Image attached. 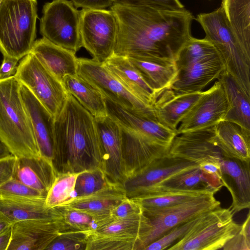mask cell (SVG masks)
I'll list each match as a JSON object with an SVG mask.
<instances>
[{"label":"cell","instance_id":"ba28073f","mask_svg":"<svg viewBox=\"0 0 250 250\" xmlns=\"http://www.w3.org/2000/svg\"><path fill=\"white\" fill-rule=\"evenodd\" d=\"M40 19V32L53 43L75 54L82 47L80 11L68 0H53L45 3Z\"/></svg>","mask_w":250,"mask_h":250},{"label":"cell","instance_id":"b9f144b4","mask_svg":"<svg viewBox=\"0 0 250 250\" xmlns=\"http://www.w3.org/2000/svg\"><path fill=\"white\" fill-rule=\"evenodd\" d=\"M93 232L74 230L62 231L45 250H86L88 238Z\"/></svg>","mask_w":250,"mask_h":250},{"label":"cell","instance_id":"f6af8a7d","mask_svg":"<svg viewBox=\"0 0 250 250\" xmlns=\"http://www.w3.org/2000/svg\"><path fill=\"white\" fill-rule=\"evenodd\" d=\"M142 211L141 206L136 200L126 197L113 208L109 216L102 226L113 220L128 217Z\"/></svg>","mask_w":250,"mask_h":250},{"label":"cell","instance_id":"7bdbcfd3","mask_svg":"<svg viewBox=\"0 0 250 250\" xmlns=\"http://www.w3.org/2000/svg\"><path fill=\"white\" fill-rule=\"evenodd\" d=\"M113 4L148 7L164 10L177 11L185 9L179 0H111Z\"/></svg>","mask_w":250,"mask_h":250},{"label":"cell","instance_id":"bcb514c9","mask_svg":"<svg viewBox=\"0 0 250 250\" xmlns=\"http://www.w3.org/2000/svg\"><path fill=\"white\" fill-rule=\"evenodd\" d=\"M17 157L13 155L0 160V187L13 177Z\"/></svg>","mask_w":250,"mask_h":250},{"label":"cell","instance_id":"ac0fdd59","mask_svg":"<svg viewBox=\"0 0 250 250\" xmlns=\"http://www.w3.org/2000/svg\"><path fill=\"white\" fill-rule=\"evenodd\" d=\"M250 161L224 156L220 162L221 181L230 192L235 213L250 207Z\"/></svg>","mask_w":250,"mask_h":250},{"label":"cell","instance_id":"1f68e13d","mask_svg":"<svg viewBox=\"0 0 250 250\" xmlns=\"http://www.w3.org/2000/svg\"><path fill=\"white\" fill-rule=\"evenodd\" d=\"M62 83L67 92L94 118L108 115L105 100L103 95L78 74L65 76Z\"/></svg>","mask_w":250,"mask_h":250},{"label":"cell","instance_id":"484cf974","mask_svg":"<svg viewBox=\"0 0 250 250\" xmlns=\"http://www.w3.org/2000/svg\"><path fill=\"white\" fill-rule=\"evenodd\" d=\"M30 52L62 83L65 76L77 74L76 54L43 37L35 41Z\"/></svg>","mask_w":250,"mask_h":250},{"label":"cell","instance_id":"d6986e66","mask_svg":"<svg viewBox=\"0 0 250 250\" xmlns=\"http://www.w3.org/2000/svg\"><path fill=\"white\" fill-rule=\"evenodd\" d=\"M20 90L40 155L53 164L54 119L21 83Z\"/></svg>","mask_w":250,"mask_h":250},{"label":"cell","instance_id":"2e32d148","mask_svg":"<svg viewBox=\"0 0 250 250\" xmlns=\"http://www.w3.org/2000/svg\"><path fill=\"white\" fill-rule=\"evenodd\" d=\"M213 126L184 132L176 135L167 154L194 162H220L226 156L214 143Z\"/></svg>","mask_w":250,"mask_h":250},{"label":"cell","instance_id":"e575fe53","mask_svg":"<svg viewBox=\"0 0 250 250\" xmlns=\"http://www.w3.org/2000/svg\"><path fill=\"white\" fill-rule=\"evenodd\" d=\"M139 236L132 233H102L94 231L86 250H137Z\"/></svg>","mask_w":250,"mask_h":250},{"label":"cell","instance_id":"d6a6232c","mask_svg":"<svg viewBox=\"0 0 250 250\" xmlns=\"http://www.w3.org/2000/svg\"><path fill=\"white\" fill-rule=\"evenodd\" d=\"M221 5L235 36L250 52V0H222Z\"/></svg>","mask_w":250,"mask_h":250},{"label":"cell","instance_id":"cb8c5ba5","mask_svg":"<svg viewBox=\"0 0 250 250\" xmlns=\"http://www.w3.org/2000/svg\"><path fill=\"white\" fill-rule=\"evenodd\" d=\"M204 92L177 94L170 88L165 90L153 104L157 120L176 131L178 124Z\"/></svg>","mask_w":250,"mask_h":250},{"label":"cell","instance_id":"3957f363","mask_svg":"<svg viewBox=\"0 0 250 250\" xmlns=\"http://www.w3.org/2000/svg\"><path fill=\"white\" fill-rule=\"evenodd\" d=\"M20 87L14 76L0 80V138L14 156L39 158Z\"/></svg>","mask_w":250,"mask_h":250},{"label":"cell","instance_id":"9a60e30c","mask_svg":"<svg viewBox=\"0 0 250 250\" xmlns=\"http://www.w3.org/2000/svg\"><path fill=\"white\" fill-rule=\"evenodd\" d=\"M63 228L62 217L21 221L12 224L7 250H43Z\"/></svg>","mask_w":250,"mask_h":250},{"label":"cell","instance_id":"30bf717a","mask_svg":"<svg viewBox=\"0 0 250 250\" xmlns=\"http://www.w3.org/2000/svg\"><path fill=\"white\" fill-rule=\"evenodd\" d=\"M214 193L206 194L187 202L161 209L143 211L149 227L139 239L137 250L149 244L181 223L220 206Z\"/></svg>","mask_w":250,"mask_h":250},{"label":"cell","instance_id":"5b68a950","mask_svg":"<svg viewBox=\"0 0 250 250\" xmlns=\"http://www.w3.org/2000/svg\"><path fill=\"white\" fill-rule=\"evenodd\" d=\"M37 0H0V51L20 61L36 41Z\"/></svg>","mask_w":250,"mask_h":250},{"label":"cell","instance_id":"f1b7e54d","mask_svg":"<svg viewBox=\"0 0 250 250\" xmlns=\"http://www.w3.org/2000/svg\"><path fill=\"white\" fill-rule=\"evenodd\" d=\"M213 130L214 143L226 157L250 161V133L225 120L213 126Z\"/></svg>","mask_w":250,"mask_h":250},{"label":"cell","instance_id":"60d3db41","mask_svg":"<svg viewBox=\"0 0 250 250\" xmlns=\"http://www.w3.org/2000/svg\"><path fill=\"white\" fill-rule=\"evenodd\" d=\"M46 194L12 177L0 187V199L45 200Z\"/></svg>","mask_w":250,"mask_h":250},{"label":"cell","instance_id":"603a6c76","mask_svg":"<svg viewBox=\"0 0 250 250\" xmlns=\"http://www.w3.org/2000/svg\"><path fill=\"white\" fill-rule=\"evenodd\" d=\"M105 100L108 115L125 127L140 132L160 144L168 147L177 135L176 131L157 120L139 116L105 99Z\"/></svg>","mask_w":250,"mask_h":250},{"label":"cell","instance_id":"e0dca14e","mask_svg":"<svg viewBox=\"0 0 250 250\" xmlns=\"http://www.w3.org/2000/svg\"><path fill=\"white\" fill-rule=\"evenodd\" d=\"M198 166L194 162L166 154L155 160L136 175L126 179L123 187L126 196L134 198L169 177Z\"/></svg>","mask_w":250,"mask_h":250},{"label":"cell","instance_id":"836d02e7","mask_svg":"<svg viewBox=\"0 0 250 250\" xmlns=\"http://www.w3.org/2000/svg\"><path fill=\"white\" fill-rule=\"evenodd\" d=\"M214 193L208 191H163L134 198L143 211L168 208L187 202L202 195Z\"/></svg>","mask_w":250,"mask_h":250},{"label":"cell","instance_id":"7a4b0ae2","mask_svg":"<svg viewBox=\"0 0 250 250\" xmlns=\"http://www.w3.org/2000/svg\"><path fill=\"white\" fill-rule=\"evenodd\" d=\"M52 163L57 173L103 167L94 117L69 93L54 120Z\"/></svg>","mask_w":250,"mask_h":250},{"label":"cell","instance_id":"4316f807","mask_svg":"<svg viewBox=\"0 0 250 250\" xmlns=\"http://www.w3.org/2000/svg\"><path fill=\"white\" fill-rule=\"evenodd\" d=\"M127 58L158 97L169 88L177 79L178 70L174 60L154 57Z\"/></svg>","mask_w":250,"mask_h":250},{"label":"cell","instance_id":"8992f818","mask_svg":"<svg viewBox=\"0 0 250 250\" xmlns=\"http://www.w3.org/2000/svg\"><path fill=\"white\" fill-rule=\"evenodd\" d=\"M229 208L218 207L207 212L181 240L168 250L222 249L239 230L241 225L233 219Z\"/></svg>","mask_w":250,"mask_h":250},{"label":"cell","instance_id":"816d5d0a","mask_svg":"<svg viewBox=\"0 0 250 250\" xmlns=\"http://www.w3.org/2000/svg\"><path fill=\"white\" fill-rule=\"evenodd\" d=\"M11 225L0 216V232Z\"/></svg>","mask_w":250,"mask_h":250},{"label":"cell","instance_id":"7dc6e473","mask_svg":"<svg viewBox=\"0 0 250 250\" xmlns=\"http://www.w3.org/2000/svg\"><path fill=\"white\" fill-rule=\"evenodd\" d=\"M3 58L0 66V80L8 78L14 76L17 71L19 60L3 56Z\"/></svg>","mask_w":250,"mask_h":250},{"label":"cell","instance_id":"f5cc1de1","mask_svg":"<svg viewBox=\"0 0 250 250\" xmlns=\"http://www.w3.org/2000/svg\"></svg>","mask_w":250,"mask_h":250},{"label":"cell","instance_id":"d4e9b609","mask_svg":"<svg viewBox=\"0 0 250 250\" xmlns=\"http://www.w3.org/2000/svg\"><path fill=\"white\" fill-rule=\"evenodd\" d=\"M105 68L130 93L153 107L158 96L126 57L113 55L103 63Z\"/></svg>","mask_w":250,"mask_h":250},{"label":"cell","instance_id":"f35d334b","mask_svg":"<svg viewBox=\"0 0 250 250\" xmlns=\"http://www.w3.org/2000/svg\"><path fill=\"white\" fill-rule=\"evenodd\" d=\"M206 212L177 225L147 245L144 250H168L170 247L184 238L201 220Z\"/></svg>","mask_w":250,"mask_h":250},{"label":"cell","instance_id":"f546056e","mask_svg":"<svg viewBox=\"0 0 250 250\" xmlns=\"http://www.w3.org/2000/svg\"><path fill=\"white\" fill-rule=\"evenodd\" d=\"M0 216L12 225L33 219L62 217L58 207L49 208L45 200L0 199Z\"/></svg>","mask_w":250,"mask_h":250},{"label":"cell","instance_id":"681fc988","mask_svg":"<svg viewBox=\"0 0 250 250\" xmlns=\"http://www.w3.org/2000/svg\"><path fill=\"white\" fill-rule=\"evenodd\" d=\"M12 237V225L0 232V250H7Z\"/></svg>","mask_w":250,"mask_h":250},{"label":"cell","instance_id":"7402d4cb","mask_svg":"<svg viewBox=\"0 0 250 250\" xmlns=\"http://www.w3.org/2000/svg\"><path fill=\"white\" fill-rule=\"evenodd\" d=\"M223 187L220 178L205 172L198 166L169 177L137 197L163 191H201L215 193Z\"/></svg>","mask_w":250,"mask_h":250},{"label":"cell","instance_id":"52a82bcc","mask_svg":"<svg viewBox=\"0 0 250 250\" xmlns=\"http://www.w3.org/2000/svg\"><path fill=\"white\" fill-rule=\"evenodd\" d=\"M50 113L54 119L60 112L68 92L58 80L32 53L21 59L14 75Z\"/></svg>","mask_w":250,"mask_h":250},{"label":"cell","instance_id":"4fadbf2b","mask_svg":"<svg viewBox=\"0 0 250 250\" xmlns=\"http://www.w3.org/2000/svg\"><path fill=\"white\" fill-rule=\"evenodd\" d=\"M120 125L125 180L167 154L169 147L160 144L140 132Z\"/></svg>","mask_w":250,"mask_h":250},{"label":"cell","instance_id":"d590c367","mask_svg":"<svg viewBox=\"0 0 250 250\" xmlns=\"http://www.w3.org/2000/svg\"><path fill=\"white\" fill-rule=\"evenodd\" d=\"M216 54L218 53L215 48L208 40L191 36L180 50L175 62L179 71L203 58Z\"/></svg>","mask_w":250,"mask_h":250},{"label":"cell","instance_id":"ab89813d","mask_svg":"<svg viewBox=\"0 0 250 250\" xmlns=\"http://www.w3.org/2000/svg\"><path fill=\"white\" fill-rule=\"evenodd\" d=\"M58 207L63 220L62 231L74 230L93 232L97 228L95 219L88 214L64 206Z\"/></svg>","mask_w":250,"mask_h":250},{"label":"cell","instance_id":"9c48e42d","mask_svg":"<svg viewBox=\"0 0 250 250\" xmlns=\"http://www.w3.org/2000/svg\"><path fill=\"white\" fill-rule=\"evenodd\" d=\"M77 74L95 87L104 99L136 115L157 120L153 107L130 93L103 63L92 59L78 58Z\"/></svg>","mask_w":250,"mask_h":250},{"label":"cell","instance_id":"ffe728a7","mask_svg":"<svg viewBox=\"0 0 250 250\" xmlns=\"http://www.w3.org/2000/svg\"><path fill=\"white\" fill-rule=\"evenodd\" d=\"M224 69L218 54L207 57L178 71L169 88L177 94L202 91L212 81L218 79Z\"/></svg>","mask_w":250,"mask_h":250},{"label":"cell","instance_id":"ee69618b","mask_svg":"<svg viewBox=\"0 0 250 250\" xmlns=\"http://www.w3.org/2000/svg\"><path fill=\"white\" fill-rule=\"evenodd\" d=\"M227 250H250V213L235 235L222 249Z\"/></svg>","mask_w":250,"mask_h":250},{"label":"cell","instance_id":"5bb4252c","mask_svg":"<svg viewBox=\"0 0 250 250\" xmlns=\"http://www.w3.org/2000/svg\"><path fill=\"white\" fill-rule=\"evenodd\" d=\"M94 119L102 156V168L111 182L123 186L125 176L121 125L108 115Z\"/></svg>","mask_w":250,"mask_h":250},{"label":"cell","instance_id":"8d00e7d4","mask_svg":"<svg viewBox=\"0 0 250 250\" xmlns=\"http://www.w3.org/2000/svg\"><path fill=\"white\" fill-rule=\"evenodd\" d=\"M80 173H58L48 190L46 206L53 208L60 206L74 197L77 177Z\"/></svg>","mask_w":250,"mask_h":250},{"label":"cell","instance_id":"c3c4849f","mask_svg":"<svg viewBox=\"0 0 250 250\" xmlns=\"http://www.w3.org/2000/svg\"><path fill=\"white\" fill-rule=\"evenodd\" d=\"M71 1L76 8L89 9H105L113 4L111 0H71Z\"/></svg>","mask_w":250,"mask_h":250},{"label":"cell","instance_id":"74e56055","mask_svg":"<svg viewBox=\"0 0 250 250\" xmlns=\"http://www.w3.org/2000/svg\"><path fill=\"white\" fill-rule=\"evenodd\" d=\"M114 184L101 168L85 170L77 177L73 197L87 195Z\"/></svg>","mask_w":250,"mask_h":250},{"label":"cell","instance_id":"44dd1931","mask_svg":"<svg viewBox=\"0 0 250 250\" xmlns=\"http://www.w3.org/2000/svg\"><path fill=\"white\" fill-rule=\"evenodd\" d=\"M126 197L123 186L115 184L87 195L72 197L61 206L88 214L95 219L98 228L104 223L113 208Z\"/></svg>","mask_w":250,"mask_h":250},{"label":"cell","instance_id":"6da1fadb","mask_svg":"<svg viewBox=\"0 0 250 250\" xmlns=\"http://www.w3.org/2000/svg\"><path fill=\"white\" fill-rule=\"evenodd\" d=\"M117 33L114 55L175 60L191 37L192 13L185 9L164 10L112 4Z\"/></svg>","mask_w":250,"mask_h":250},{"label":"cell","instance_id":"7c38bea8","mask_svg":"<svg viewBox=\"0 0 250 250\" xmlns=\"http://www.w3.org/2000/svg\"><path fill=\"white\" fill-rule=\"evenodd\" d=\"M229 109L222 84L216 81L182 119L177 134L213 126L225 120Z\"/></svg>","mask_w":250,"mask_h":250},{"label":"cell","instance_id":"277c9868","mask_svg":"<svg viewBox=\"0 0 250 250\" xmlns=\"http://www.w3.org/2000/svg\"><path fill=\"white\" fill-rule=\"evenodd\" d=\"M197 21L205 39L214 46L225 69L250 97V52L240 43L232 30L221 5L215 11L197 15Z\"/></svg>","mask_w":250,"mask_h":250},{"label":"cell","instance_id":"4dcf8cb0","mask_svg":"<svg viewBox=\"0 0 250 250\" xmlns=\"http://www.w3.org/2000/svg\"><path fill=\"white\" fill-rule=\"evenodd\" d=\"M227 96L229 109L225 120L235 123L250 133V97L225 70L217 79Z\"/></svg>","mask_w":250,"mask_h":250},{"label":"cell","instance_id":"83f0119b","mask_svg":"<svg viewBox=\"0 0 250 250\" xmlns=\"http://www.w3.org/2000/svg\"><path fill=\"white\" fill-rule=\"evenodd\" d=\"M56 174L53 164L42 156L17 157L13 177L46 195Z\"/></svg>","mask_w":250,"mask_h":250},{"label":"cell","instance_id":"8fae6325","mask_svg":"<svg viewBox=\"0 0 250 250\" xmlns=\"http://www.w3.org/2000/svg\"><path fill=\"white\" fill-rule=\"evenodd\" d=\"M80 33L82 47L92 59L104 62L114 54L117 23L110 10H80Z\"/></svg>","mask_w":250,"mask_h":250},{"label":"cell","instance_id":"f907efd6","mask_svg":"<svg viewBox=\"0 0 250 250\" xmlns=\"http://www.w3.org/2000/svg\"><path fill=\"white\" fill-rule=\"evenodd\" d=\"M11 155L12 154L8 147L0 138V160L5 158Z\"/></svg>","mask_w":250,"mask_h":250}]
</instances>
